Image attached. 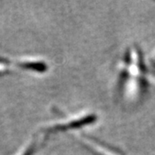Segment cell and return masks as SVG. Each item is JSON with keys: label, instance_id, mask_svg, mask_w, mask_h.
Here are the masks:
<instances>
[{"label": "cell", "instance_id": "6da1fadb", "mask_svg": "<svg viewBox=\"0 0 155 155\" xmlns=\"http://www.w3.org/2000/svg\"><path fill=\"white\" fill-rule=\"evenodd\" d=\"M19 66L22 68L33 70V71L39 72H43L47 70L46 64L42 62H22L19 64Z\"/></svg>", "mask_w": 155, "mask_h": 155}, {"label": "cell", "instance_id": "7a4b0ae2", "mask_svg": "<svg viewBox=\"0 0 155 155\" xmlns=\"http://www.w3.org/2000/svg\"><path fill=\"white\" fill-rule=\"evenodd\" d=\"M35 144H32V146H30L28 148V150L25 152V153L23 155H33L34 152H35Z\"/></svg>", "mask_w": 155, "mask_h": 155}]
</instances>
